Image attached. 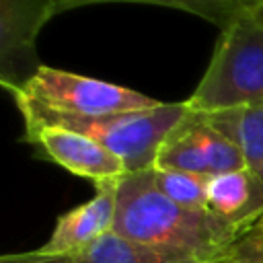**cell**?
I'll list each match as a JSON object with an SVG mask.
<instances>
[{
  "label": "cell",
  "instance_id": "6da1fadb",
  "mask_svg": "<svg viewBox=\"0 0 263 263\" xmlns=\"http://www.w3.org/2000/svg\"><path fill=\"white\" fill-rule=\"evenodd\" d=\"M210 210H187L154 183V168L125 173L117 183L113 232L199 263L222 259L247 232Z\"/></svg>",
  "mask_w": 263,
  "mask_h": 263
},
{
  "label": "cell",
  "instance_id": "7a4b0ae2",
  "mask_svg": "<svg viewBox=\"0 0 263 263\" xmlns=\"http://www.w3.org/2000/svg\"><path fill=\"white\" fill-rule=\"evenodd\" d=\"M16 109L23 115L25 132L41 127H60L92 138L115 156H119L127 173L154 168L156 156L168 134L187 117V103H160L144 111H127L113 115H72L53 111L23 95L10 92Z\"/></svg>",
  "mask_w": 263,
  "mask_h": 263
},
{
  "label": "cell",
  "instance_id": "3957f363",
  "mask_svg": "<svg viewBox=\"0 0 263 263\" xmlns=\"http://www.w3.org/2000/svg\"><path fill=\"white\" fill-rule=\"evenodd\" d=\"M185 103L195 113L263 107V8L220 31L208 70Z\"/></svg>",
  "mask_w": 263,
  "mask_h": 263
},
{
  "label": "cell",
  "instance_id": "277c9868",
  "mask_svg": "<svg viewBox=\"0 0 263 263\" xmlns=\"http://www.w3.org/2000/svg\"><path fill=\"white\" fill-rule=\"evenodd\" d=\"M8 92L23 95L53 111L84 117L144 111L162 103L158 99L119 86L115 82L72 74L45 64L21 88H10Z\"/></svg>",
  "mask_w": 263,
  "mask_h": 263
},
{
  "label": "cell",
  "instance_id": "5b68a950",
  "mask_svg": "<svg viewBox=\"0 0 263 263\" xmlns=\"http://www.w3.org/2000/svg\"><path fill=\"white\" fill-rule=\"evenodd\" d=\"M154 168L216 177L247 168L240 148L205 115L189 109L187 117L168 134L158 150Z\"/></svg>",
  "mask_w": 263,
  "mask_h": 263
},
{
  "label": "cell",
  "instance_id": "8992f818",
  "mask_svg": "<svg viewBox=\"0 0 263 263\" xmlns=\"http://www.w3.org/2000/svg\"><path fill=\"white\" fill-rule=\"evenodd\" d=\"M53 16L51 0H0V82L21 88L43 64L37 37Z\"/></svg>",
  "mask_w": 263,
  "mask_h": 263
},
{
  "label": "cell",
  "instance_id": "52a82bcc",
  "mask_svg": "<svg viewBox=\"0 0 263 263\" xmlns=\"http://www.w3.org/2000/svg\"><path fill=\"white\" fill-rule=\"evenodd\" d=\"M25 142H29L39 156L60 164L72 175L90 179L95 185L101 181L121 179L127 168L119 156L111 150L86 138L82 134L60 129V127H41L25 132Z\"/></svg>",
  "mask_w": 263,
  "mask_h": 263
},
{
  "label": "cell",
  "instance_id": "ba28073f",
  "mask_svg": "<svg viewBox=\"0 0 263 263\" xmlns=\"http://www.w3.org/2000/svg\"><path fill=\"white\" fill-rule=\"evenodd\" d=\"M117 183L119 179L97 183V191L88 201L58 216L49 238L35 249V253L45 257H64L111 232L117 208Z\"/></svg>",
  "mask_w": 263,
  "mask_h": 263
},
{
  "label": "cell",
  "instance_id": "9c48e42d",
  "mask_svg": "<svg viewBox=\"0 0 263 263\" xmlns=\"http://www.w3.org/2000/svg\"><path fill=\"white\" fill-rule=\"evenodd\" d=\"M0 263H199L195 259L129 240L117 232H107L88 247L64 257H45L35 251L2 255Z\"/></svg>",
  "mask_w": 263,
  "mask_h": 263
},
{
  "label": "cell",
  "instance_id": "30bf717a",
  "mask_svg": "<svg viewBox=\"0 0 263 263\" xmlns=\"http://www.w3.org/2000/svg\"><path fill=\"white\" fill-rule=\"evenodd\" d=\"M208 210L240 226L263 222V181L249 168L208 179Z\"/></svg>",
  "mask_w": 263,
  "mask_h": 263
},
{
  "label": "cell",
  "instance_id": "8fae6325",
  "mask_svg": "<svg viewBox=\"0 0 263 263\" xmlns=\"http://www.w3.org/2000/svg\"><path fill=\"white\" fill-rule=\"evenodd\" d=\"M90 4H154L177 8L210 21L220 31L230 25L236 16L255 8H263V0H51V12L55 16L60 12Z\"/></svg>",
  "mask_w": 263,
  "mask_h": 263
},
{
  "label": "cell",
  "instance_id": "7c38bea8",
  "mask_svg": "<svg viewBox=\"0 0 263 263\" xmlns=\"http://www.w3.org/2000/svg\"><path fill=\"white\" fill-rule=\"evenodd\" d=\"M201 115L240 148L247 168L263 181V107H242Z\"/></svg>",
  "mask_w": 263,
  "mask_h": 263
},
{
  "label": "cell",
  "instance_id": "4fadbf2b",
  "mask_svg": "<svg viewBox=\"0 0 263 263\" xmlns=\"http://www.w3.org/2000/svg\"><path fill=\"white\" fill-rule=\"evenodd\" d=\"M154 183L171 201L187 210H208V177L154 168Z\"/></svg>",
  "mask_w": 263,
  "mask_h": 263
},
{
  "label": "cell",
  "instance_id": "5bb4252c",
  "mask_svg": "<svg viewBox=\"0 0 263 263\" xmlns=\"http://www.w3.org/2000/svg\"><path fill=\"white\" fill-rule=\"evenodd\" d=\"M214 263H263V222L249 228L232 249Z\"/></svg>",
  "mask_w": 263,
  "mask_h": 263
}]
</instances>
